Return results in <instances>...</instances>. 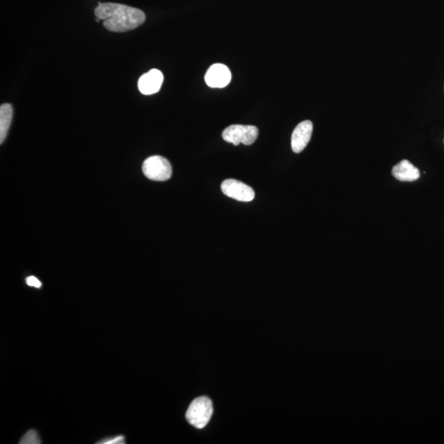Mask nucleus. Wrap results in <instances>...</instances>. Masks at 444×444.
<instances>
[{"label":"nucleus","mask_w":444,"mask_h":444,"mask_svg":"<svg viewBox=\"0 0 444 444\" xmlns=\"http://www.w3.org/2000/svg\"><path fill=\"white\" fill-rule=\"evenodd\" d=\"M95 15L103 20L104 27L113 32L131 31L140 27L146 19L142 10L115 3H99Z\"/></svg>","instance_id":"f257e3e1"},{"label":"nucleus","mask_w":444,"mask_h":444,"mask_svg":"<svg viewBox=\"0 0 444 444\" xmlns=\"http://www.w3.org/2000/svg\"><path fill=\"white\" fill-rule=\"evenodd\" d=\"M214 413V406L209 397H197L190 404L187 409L186 419L192 426L197 428H204L209 424Z\"/></svg>","instance_id":"f03ea898"},{"label":"nucleus","mask_w":444,"mask_h":444,"mask_svg":"<svg viewBox=\"0 0 444 444\" xmlns=\"http://www.w3.org/2000/svg\"><path fill=\"white\" fill-rule=\"evenodd\" d=\"M143 174L151 180L166 181L171 179L172 167L169 161L161 156L148 157L142 165Z\"/></svg>","instance_id":"7ed1b4c3"},{"label":"nucleus","mask_w":444,"mask_h":444,"mask_svg":"<svg viewBox=\"0 0 444 444\" xmlns=\"http://www.w3.org/2000/svg\"><path fill=\"white\" fill-rule=\"evenodd\" d=\"M258 136V128L253 125H230L222 132L223 140L235 146H238L240 143L246 146L253 144Z\"/></svg>","instance_id":"20e7f679"},{"label":"nucleus","mask_w":444,"mask_h":444,"mask_svg":"<svg viewBox=\"0 0 444 444\" xmlns=\"http://www.w3.org/2000/svg\"><path fill=\"white\" fill-rule=\"evenodd\" d=\"M223 194L240 202H251L254 199L255 192L249 185L235 180H226L221 184Z\"/></svg>","instance_id":"39448f33"},{"label":"nucleus","mask_w":444,"mask_h":444,"mask_svg":"<svg viewBox=\"0 0 444 444\" xmlns=\"http://www.w3.org/2000/svg\"><path fill=\"white\" fill-rule=\"evenodd\" d=\"M231 80V73L225 64L215 63L207 70L205 81L207 86L214 88H223Z\"/></svg>","instance_id":"423d86ee"},{"label":"nucleus","mask_w":444,"mask_h":444,"mask_svg":"<svg viewBox=\"0 0 444 444\" xmlns=\"http://www.w3.org/2000/svg\"><path fill=\"white\" fill-rule=\"evenodd\" d=\"M313 123L305 121L299 123L291 136V148L295 153L303 152L312 137Z\"/></svg>","instance_id":"0eeeda50"},{"label":"nucleus","mask_w":444,"mask_h":444,"mask_svg":"<svg viewBox=\"0 0 444 444\" xmlns=\"http://www.w3.org/2000/svg\"><path fill=\"white\" fill-rule=\"evenodd\" d=\"M163 74L158 69H152L149 72L143 74L138 80V89L143 95H152L159 92L162 82Z\"/></svg>","instance_id":"6e6552de"},{"label":"nucleus","mask_w":444,"mask_h":444,"mask_svg":"<svg viewBox=\"0 0 444 444\" xmlns=\"http://www.w3.org/2000/svg\"><path fill=\"white\" fill-rule=\"evenodd\" d=\"M392 174L397 180L402 182L416 181L421 176L418 168L407 160L400 161L393 168Z\"/></svg>","instance_id":"1a4fd4ad"},{"label":"nucleus","mask_w":444,"mask_h":444,"mask_svg":"<svg viewBox=\"0 0 444 444\" xmlns=\"http://www.w3.org/2000/svg\"><path fill=\"white\" fill-rule=\"evenodd\" d=\"M13 117V107L10 104L5 103L0 106V143L6 138Z\"/></svg>","instance_id":"9d476101"},{"label":"nucleus","mask_w":444,"mask_h":444,"mask_svg":"<svg viewBox=\"0 0 444 444\" xmlns=\"http://www.w3.org/2000/svg\"><path fill=\"white\" fill-rule=\"evenodd\" d=\"M41 443V439H39L37 433L35 431H28L19 442V443L22 444H39Z\"/></svg>","instance_id":"9b49d317"},{"label":"nucleus","mask_w":444,"mask_h":444,"mask_svg":"<svg viewBox=\"0 0 444 444\" xmlns=\"http://www.w3.org/2000/svg\"><path fill=\"white\" fill-rule=\"evenodd\" d=\"M26 283L29 286H32V288H41L42 285L41 281H39L36 276H28L26 279Z\"/></svg>","instance_id":"f8f14e48"},{"label":"nucleus","mask_w":444,"mask_h":444,"mask_svg":"<svg viewBox=\"0 0 444 444\" xmlns=\"http://www.w3.org/2000/svg\"><path fill=\"white\" fill-rule=\"evenodd\" d=\"M103 444H118V443H125V437L123 436H117L116 438H113L111 439H107V440H104L103 442L99 443Z\"/></svg>","instance_id":"ddd939ff"}]
</instances>
